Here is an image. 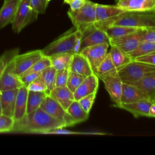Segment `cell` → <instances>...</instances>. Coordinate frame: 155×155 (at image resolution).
<instances>
[{"instance_id":"1","label":"cell","mask_w":155,"mask_h":155,"mask_svg":"<svg viewBox=\"0 0 155 155\" xmlns=\"http://www.w3.org/2000/svg\"><path fill=\"white\" fill-rule=\"evenodd\" d=\"M62 127H65L62 123L39 108L26 114L21 120L15 121L12 132L45 134L50 130Z\"/></svg>"},{"instance_id":"2","label":"cell","mask_w":155,"mask_h":155,"mask_svg":"<svg viewBox=\"0 0 155 155\" xmlns=\"http://www.w3.org/2000/svg\"><path fill=\"white\" fill-rule=\"evenodd\" d=\"M95 26L104 28L108 26L122 25L136 28L155 29V10L147 11H125L105 21L97 22Z\"/></svg>"},{"instance_id":"3","label":"cell","mask_w":155,"mask_h":155,"mask_svg":"<svg viewBox=\"0 0 155 155\" xmlns=\"http://www.w3.org/2000/svg\"><path fill=\"white\" fill-rule=\"evenodd\" d=\"M82 36V32L73 26L41 50L42 54L50 57L61 53H79Z\"/></svg>"},{"instance_id":"4","label":"cell","mask_w":155,"mask_h":155,"mask_svg":"<svg viewBox=\"0 0 155 155\" xmlns=\"http://www.w3.org/2000/svg\"><path fill=\"white\" fill-rule=\"evenodd\" d=\"M18 53L19 49H13L1 56L5 62V66L0 79L1 91L19 88L24 85L15 69L14 58Z\"/></svg>"},{"instance_id":"5","label":"cell","mask_w":155,"mask_h":155,"mask_svg":"<svg viewBox=\"0 0 155 155\" xmlns=\"http://www.w3.org/2000/svg\"><path fill=\"white\" fill-rule=\"evenodd\" d=\"M96 2L86 0L85 4L75 10H69L67 15L73 26L82 33L94 25L96 22Z\"/></svg>"},{"instance_id":"6","label":"cell","mask_w":155,"mask_h":155,"mask_svg":"<svg viewBox=\"0 0 155 155\" xmlns=\"http://www.w3.org/2000/svg\"><path fill=\"white\" fill-rule=\"evenodd\" d=\"M155 72V65L133 61L117 70L123 83L131 84Z\"/></svg>"},{"instance_id":"7","label":"cell","mask_w":155,"mask_h":155,"mask_svg":"<svg viewBox=\"0 0 155 155\" xmlns=\"http://www.w3.org/2000/svg\"><path fill=\"white\" fill-rule=\"evenodd\" d=\"M38 15L30 7L28 0H21L14 19L11 24L14 33H20L26 26L35 21Z\"/></svg>"},{"instance_id":"8","label":"cell","mask_w":155,"mask_h":155,"mask_svg":"<svg viewBox=\"0 0 155 155\" xmlns=\"http://www.w3.org/2000/svg\"><path fill=\"white\" fill-rule=\"evenodd\" d=\"M40 108L48 114L62 123L65 127H71L76 124L67 110L49 95L45 98Z\"/></svg>"},{"instance_id":"9","label":"cell","mask_w":155,"mask_h":155,"mask_svg":"<svg viewBox=\"0 0 155 155\" xmlns=\"http://www.w3.org/2000/svg\"><path fill=\"white\" fill-rule=\"evenodd\" d=\"M146 30L147 29L139 28L134 32L123 36L111 39L110 45H115L125 53H129L143 41V37Z\"/></svg>"},{"instance_id":"10","label":"cell","mask_w":155,"mask_h":155,"mask_svg":"<svg viewBox=\"0 0 155 155\" xmlns=\"http://www.w3.org/2000/svg\"><path fill=\"white\" fill-rule=\"evenodd\" d=\"M104 85V87L109 94L114 106L118 107L121 103V95L122 90V81L117 71L113 72L101 76L99 78Z\"/></svg>"},{"instance_id":"11","label":"cell","mask_w":155,"mask_h":155,"mask_svg":"<svg viewBox=\"0 0 155 155\" xmlns=\"http://www.w3.org/2000/svg\"><path fill=\"white\" fill-rule=\"evenodd\" d=\"M103 43L110 44V39L103 29L97 28L94 25L82 33L80 51L86 47Z\"/></svg>"},{"instance_id":"12","label":"cell","mask_w":155,"mask_h":155,"mask_svg":"<svg viewBox=\"0 0 155 155\" xmlns=\"http://www.w3.org/2000/svg\"><path fill=\"white\" fill-rule=\"evenodd\" d=\"M109 45L106 43L97 44L86 47L79 52L87 58L93 72L107 55Z\"/></svg>"},{"instance_id":"13","label":"cell","mask_w":155,"mask_h":155,"mask_svg":"<svg viewBox=\"0 0 155 155\" xmlns=\"http://www.w3.org/2000/svg\"><path fill=\"white\" fill-rule=\"evenodd\" d=\"M43 56L41 50H32L23 54H16L14 58V61L17 74L19 76Z\"/></svg>"},{"instance_id":"14","label":"cell","mask_w":155,"mask_h":155,"mask_svg":"<svg viewBox=\"0 0 155 155\" xmlns=\"http://www.w3.org/2000/svg\"><path fill=\"white\" fill-rule=\"evenodd\" d=\"M143 99H151L145 92L136 85L127 83L122 84L121 103H131Z\"/></svg>"},{"instance_id":"15","label":"cell","mask_w":155,"mask_h":155,"mask_svg":"<svg viewBox=\"0 0 155 155\" xmlns=\"http://www.w3.org/2000/svg\"><path fill=\"white\" fill-rule=\"evenodd\" d=\"M116 6L125 11L155 10V0H117Z\"/></svg>"},{"instance_id":"16","label":"cell","mask_w":155,"mask_h":155,"mask_svg":"<svg viewBox=\"0 0 155 155\" xmlns=\"http://www.w3.org/2000/svg\"><path fill=\"white\" fill-rule=\"evenodd\" d=\"M152 104V100L143 99L131 103H120L117 108L128 111L136 118L142 116L148 117L149 109Z\"/></svg>"},{"instance_id":"17","label":"cell","mask_w":155,"mask_h":155,"mask_svg":"<svg viewBox=\"0 0 155 155\" xmlns=\"http://www.w3.org/2000/svg\"><path fill=\"white\" fill-rule=\"evenodd\" d=\"M98 86L99 78L94 73L87 76L74 92V99L78 101L87 95L97 93Z\"/></svg>"},{"instance_id":"18","label":"cell","mask_w":155,"mask_h":155,"mask_svg":"<svg viewBox=\"0 0 155 155\" xmlns=\"http://www.w3.org/2000/svg\"><path fill=\"white\" fill-rule=\"evenodd\" d=\"M21 0H6L0 9V29L12 24Z\"/></svg>"},{"instance_id":"19","label":"cell","mask_w":155,"mask_h":155,"mask_svg":"<svg viewBox=\"0 0 155 155\" xmlns=\"http://www.w3.org/2000/svg\"><path fill=\"white\" fill-rule=\"evenodd\" d=\"M70 71L88 76L94 73L87 58L80 53L73 54L69 67Z\"/></svg>"},{"instance_id":"20","label":"cell","mask_w":155,"mask_h":155,"mask_svg":"<svg viewBox=\"0 0 155 155\" xmlns=\"http://www.w3.org/2000/svg\"><path fill=\"white\" fill-rule=\"evenodd\" d=\"M19 88L1 91L2 114L13 118L15 103Z\"/></svg>"},{"instance_id":"21","label":"cell","mask_w":155,"mask_h":155,"mask_svg":"<svg viewBox=\"0 0 155 155\" xmlns=\"http://www.w3.org/2000/svg\"><path fill=\"white\" fill-rule=\"evenodd\" d=\"M49 96L58 102L65 110L75 100L73 93L67 86L55 87L50 91Z\"/></svg>"},{"instance_id":"22","label":"cell","mask_w":155,"mask_h":155,"mask_svg":"<svg viewBox=\"0 0 155 155\" xmlns=\"http://www.w3.org/2000/svg\"><path fill=\"white\" fill-rule=\"evenodd\" d=\"M28 89L26 86L23 85L19 88L16 103L13 119L18 121L22 119L27 114V104Z\"/></svg>"},{"instance_id":"23","label":"cell","mask_w":155,"mask_h":155,"mask_svg":"<svg viewBox=\"0 0 155 155\" xmlns=\"http://www.w3.org/2000/svg\"><path fill=\"white\" fill-rule=\"evenodd\" d=\"M125 10L116 5L96 4V22L107 20L116 16Z\"/></svg>"},{"instance_id":"24","label":"cell","mask_w":155,"mask_h":155,"mask_svg":"<svg viewBox=\"0 0 155 155\" xmlns=\"http://www.w3.org/2000/svg\"><path fill=\"white\" fill-rule=\"evenodd\" d=\"M108 53L117 71L133 61L128 53H125L115 45H111Z\"/></svg>"},{"instance_id":"25","label":"cell","mask_w":155,"mask_h":155,"mask_svg":"<svg viewBox=\"0 0 155 155\" xmlns=\"http://www.w3.org/2000/svg\"><path fill=\"white\" fill-rule=\"evenodd\" d=\"M145 92L153 100L155 97V72L145 76L139 81L131 83Z\"/></svg>"},{"instance_id":"26","label":"cell","mask_w":155,"mask_h":155,"mask_svg":"<svg viewBox=\"0 0 155 155\" xmlns=\"http://www.w3.org/2000/svg\"><path fill=\"white\" fill-rule=\"evenodd\" d=\"M47 96H48V94L45 92L28 90L27 114L40 108Z\"/></svg>"},{"instance_id":"27","label":"cell","mask_w":155,"mask_h":155,"mask_svg":"<svg viewBox=\"0 0 155 155\" xmlns=\"http://www.w3.org/2000/svg\"><path fill=\"white\" fill-rule=\"evenodd\" d=\"M67 113L71 117L75 124H79L87 120L90 113L85 112L81 107L78 101L74 100L67 110Z\"/></svg>"},{"instance_id":"28","label":"cell","mask_w":155,"mask_h":155,"mask_svg":"<svg viewBox=\"0 0 155 155\" xmlns=\"http://www.w3.org/2000/svg\"><path fill=\"white\" fill-rule=\"evenodd\" d=\"M73 54L61 53L49 57L51 66L56 70L68 68L71 63Z\"/></svg>"},{"instance_id":"29","label":"cell","mask_w":155,"mask_h":155,"mask_svg":"<svg viewBox=\"0 0 155 155\" xmlns=\"http://www.w3.org/2000/svg\"><path fill=\"white\" fill-rule=\"evenodd\" d=\"M138 29L139 28L122 25H112L103 28L110 39L123 36L134 32Z\"/></svg>"},{"instance_id":"30","label":"cell","mask_w":155,"mask_h":155,"mask_svg":"<svg viewBox=\"0 0 155 155\" xmlns=\"http://www.w3.org/2000/svg\"><path fill=\"white\" fill-rule=\"evenodd\" d=\"M155 51V42L142 41L132 51L128 53L134 61L136 59L147 55Z\"/></svg>"},{"instance_id":"31","label":"cell","mask_w":155,"mask_h":155,"mask_svg":"<svg viewBox=\"0 0 155 155\" xmlns=\"http://www.w3.org/2000/svg\"><path fill=\"white\" fill-rule=\"evenodd\" d=\"M56 71L52 66L49 67L43 70L38 78L46 85L50 91L55 88Z\"/></svg>"},{"instance_id":"32","label":"cell","mask_w":155,"mask_h":155,"mask_svg":"<svg viewBox=\"0 0 155 155\" xmlns=\"http://www.w3.org/2000/svg\"><path fill=\"white\" fill-rule=\"evenodd\" d=\"M115 71H117L112 62L110 54L108 53L106 57L94 71V73L99 78L101 76Z\"/></svg>"},{"instance_id":"33","label":"cell","mask_w":155,"mask_h":155,"mask_svg":"<svg viewBox=\"0 0 155 155\" xmlns=\"http://www.w3.org/2000/svg\"><path fill=\"white\" fill-rule=\"evenodd\" d=\"M51 66V61L50 58L47 56H43L38 62H36L32 67H31L28 70H27L26 71L23 73L22 74H21L19 77H21L28 74H31V73H41L43 70H44L47 68Z\"/></svg>"},{"instance_id":"34","label":"cell","mask_w":155,"mask_h":155,"mask_svg":"<svg viewBox=\"0 0 155 155\" xmlns=\"http://www.w3.org/2000/svg\"><path fill=\"white\" fill-rule=\"evenodd\" d=\"M86 77L87 76H85L70 71L67 82V87L74 93Z\"/></svg>"},{"instance_id":"35","label":"cell","mask_w":155,"mask_h":155,"mask_svg":"<svg viewBox=\"0 0 155 155\" xmlns=\"http://www.w3.org/2000/svg\"><path fill=\"white\" fill-rule=\"evenodd\" d=\"M14 124L13 118L4 114L0 115V133L12 132Z\"/></svg>"},{"instance_id":"36","label":"cell","mask_w":155,"mask_h":155,"mask_svg":"<svg viewBox=\"0 0 155 155\" xmlns=\"http://www.w3.org/2000/svg\"><path fill=\"white\" fill-rule=\"evenodd\" d=\"M96 96V93H93L81 98L78 101L81 107L85 112L90 113L91 108L94 102Z\"/></svg>"},{"instance_id":"37","label":"cell","mask_w":155,"mask_h":155,"mask_svg":"<svg viewBox=\"0 0 155 155\" xmlns=\"http://www.w3.org/2000/svg\"><path fill=\"white\" fill-rule=\"evenodd\" d=\"M69 72V68L56 71L55 87H61L67 86V82Z\"/></svg>"},{"instance_id":"38","label":"cell","mask_w":155,"mask_h":155,"mask_svg":"<svg viewBox=\"0 0 155 155\" xmlns=\"http://www.w3.org/2000/svg\"><path fill=\"white\" fill-rule=\"evenodd\" d=\"M30 7L38 14H43L45 12L48 2L47 0H28Z\"/></svg>"},{"instance_id":"39","label":"cell","mask_w":155,"mask_h":155,"mask_svg":"<svg viewBox=\"0 0 155 155\" xmlns=\"http://www.w3.org/2000/svg\"><path fill=\"white\" fill-rule=\"evenodd\" d=\"M27 88L28 90L45 92L48 95H49L50 93V91L48 90L46 85L38 78H37L36 80H35L34 81L31 82L30 84H28L27 86Z\"/></svg>"},{"instance_id":"40","label":"cell","mask_w":155,"mask_h":155,"mask_svg":"<svg viewBox=\"0 0 155 155\" xmlns=\"http://www.w3.org/2000/svg\"><path fill=\"white\" fill-rule=\"evenodd\" d=\"M91 133L90 131L88 132H80V131H73L71 130H68L67 129L64 128V127L62 128H55L54 130H50L46 133L45 134H86V135H90Z\"/></svg>"},{"instance_id":"41","label":"cell","mask_w":155,"mask_h":155,"mask_svg":"<svg viewBox=\"0 0 155 155\" xmlns=\"http://www.w3.org/2000/svg\"><path fill=\"white\" fill-rule=\"evenodd\" d=\"M64 2L70 6V9L75 10L81 8L86 2V0H63Z\"/></svg>"},{"instance_id":"42","label":"cell","mask_w":155,"mask_h":155,"mask_svg":"<svg viewBox=\"0 0 155 155\" xmlns=\"http://www.w3.org/2000/svg\"><path fill=\"white\" fill-rule=\"evenodd\" d=\"M40 74H41V73H31V74H28L27 75H24V76L19 77V78H20L22 82L23 83L24 85L27 87L31 82H32L33 81L36 80L38 78V76H39Z\"/></svg>"},{"instance_id":"43","label":"cell","mask_w":155,"mask_h":155,"mask_svg":"<svg viewBox=\"0 0 155 155\" xmlns=\"http://www.w3.org/2000/svg\"><path fill=\"white\" fill-rule=\"evenodd\" d=\"M134 61L143 62L155 65V51H154L153 52H152L147 55L138 58L136 59Z\"/></svg>"},{"instance_id":"44","label":"cell","mask_w":155,"mask_h":155,"mask_svg":"<svg viewBox=\"0 0 155 155\" xmlns=\"http://www.w3.org/2000/svg\"><path fill=\"white\" fill-rule=\"evenodd\" d=\"M143 41L155 42V29H147L144 35Z\"/></svg>"},{"instance_id":"45","label":"cell","mask_w":155,"mask_h":155,"mask_svg":"<svg viewBox=\"0 0 155 155\" xmlns=\"http://www.w3.org/2000/svg\"><path fill=\"white\" fill-rule=\"evenodd\" d=\"M148 117H155V103L153 102L150 107L148 111Z\"/></svg>"},{"instance_id":"46","label":"cell","mask_w":155,"mask_h":155,"mask_svg":"<svg viewBox=\"0 0 155 155\" xmlns=\"http://www.w3.org/2000/svg\"><path fill=\"white\" fill-rule=\"evenodd\" d=\"M1 59H2V58H1ZM5 66V62L2 60V63L0 64V79H1L2 73V72H3V70H4V69Z\"/></svg>"},{"instance_id":"47","label":"cell","mask_w":155,"mask_h":155,"mask_svg":"<svg viewBox=\"0 0 155 155\" xmlns=\"http://www.w3.org/2000/svg\"><path fill=\"white\" fill-rule=\"evenodd\" d=\"M1 91H0V115L2 114V107H1Z\"/></svg>"},{"instance_id":"48","label":"cell","mask_w":155,"mask_h":155,"mask_svg":"<svg viewBox=\"0 0 155 155\" xmlns=\"http://www.w3.org/2000/svg\"><path fill=\"white\" fill-rule=\"evenodd\" d=\"M2 59H1V57L0 56V64L2 63Z\"/></svg>"},{"instance_id":"49","label":"cell","mask_w":155,"mask_h":155,"mask_svg":"<svg viewBox=\"0 0 155 155\" xmlns=\"http://www.w3.org/2000/svg\"><path fill=\"white\" fill-rule=\"evenodd\" d=\"M152 101H153V103H155V97L152 100Z\"/></svg>"},{"instance_id":"50","label":"cell","mask_w":155,"mask_h":155,"mask_svg":"<svg viewBox=\"0 0 155 155\" xmlns=\"http://www.w3.org/2000/svg\"><path fill=\"white\" fill-rule=\"evenodd\" d=\"M50 1H51V0H47V2H49Z\"/></svg>"},{"instance_id":"51","label":"cell","mask_w":155,"mask_h":155,"mask_svg":"<svg viewBox=\"0 0 155 155\" xmlns=\"http://www.w3.org/2000/svg\"><path fill=\"white\" fill-rule=\"evenodd\" d=\"M4 1H6V0H4Z\"/></svg>"}]
</instances>
